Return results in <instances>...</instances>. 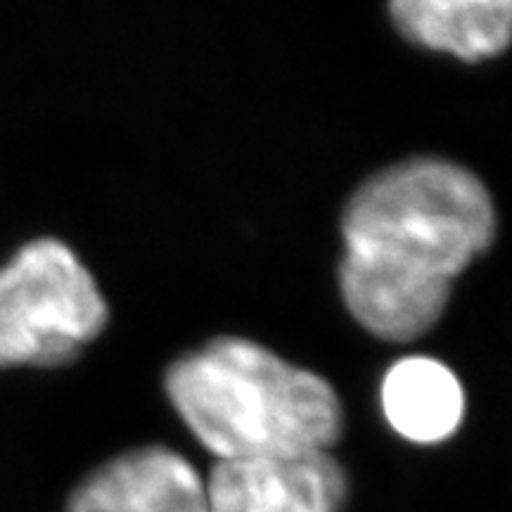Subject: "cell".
Returning <instances> with one entry per match:
<instances>
[{
    "label": "cell",
    "mask_w": 512,
    "mask_h": 512,
    "mask_svg": "<svg viewBox=\"0 0 512 512\" xmlns=\"http://www.w3.org/2000/svg\"><path fill=\"white\" fill-rule=\"evenodd\" d=\"M166 394L221 460L328 453L344 425L332 384L252 339L219 337L166 370Z\"/></svg>",
    "instance_id": "1"
},
{
    "label": "cell",
    "mask_w": 512,
    "mask_h": 512,
    "mask_svg": "<svg viewBox=\"0 0 512 512\" xmlns=\"http://www.w3.org/2000/svg\"><path fill=\"white\" fill-rule=\"evenodd\" d=\"M496 235V209L465 166L415 157L368 178L342 216L347 256L453 283Z\"/></svg>",
    "instance_id": "2"
},
{
    "label": "cell",
    "mask_w": 512,
    "mask_h": 512,
    "mask_svg": "<svg viewBox=\"0 0 512 512\" xmlns=\"http://www.w3.org/2000/svg\"><path fill=\"white\" fill-rule=\"evenodd\" d=\"M95 275L60 238H34L0 264V366H60L105 330Z\"/></svg>",
    "instance_id": "3"
},
{
    "label": "cell",
    "mask_w": 512,
    "mask_h": 512,
    "mask_svg": "<svg viewBox=\"0 0 512 512\" xmlns=\"http://www.w3.org/2000/svg\"><path fill=\"white\" fill-rule=\"evenodd\" d=\"M204 489L209 512H342L349 494L330 453L219 460Z\"/></svg>",
    "instance_id": "4"
},
{
    "label": "cell",
    "mask_w": 512,
    "mask_h": 512,
    "mask_svg": "<svg viewBox=\"0 0 512 512\" xmlns=\"http://www.w3.org/2000/svg\"><path fill=\"white\" fill-rule=\"evenodd\" d=\"M64 512H209L207 489L181 453L138 446L88 472Z\"/></svg>",
    "instance_id": "5"
},
{
    "label": "cell",
    "mask_w": 512,
    "mask_h": 512,
    "mask_svg": "<svg viewBox=\"0 0 512 512\" xmlns=\"http://www.w3.org/2000/svg\"><path fill=\"white\" fill-rule=\"evenodd\" d=\"M344 304L370 335L384 342H413L444 316L451 285L382 268L344 254L339 264Z\"/></svg>",
    "instance_id": "6"
},
{
    "label": "cell",
    "mask_w": 512,
    "mask_h": 512,
    "mask_svg": "<svg viewBox=\"0 0 512 512\" xmlns=\"http://www.w3.org/2000/svg\"><path fill=\"white\" fill-rule=\"evenodd\" d=\"M392 17L413 43L465 62L501 55L512 43V0H401Z\"/></svg>",
    "instance_id": "7"
},
{
    "label": "cell",
    "mask_w": 512,
    "mask_h": 512,
    "mask_svg": "<svg viewBox=\"0 0 512 512\" xmlns=\"http://www.w3.org/2000/svg\"><path fill=\"white\" fill-rule=\"evenodd\" d=\"M382 411L403 439L439 444L463 422L465 394L456 373L437 358L408 356L384 375Z\"/></svg>",
    "instance_id": "8"
}]
</instances>
